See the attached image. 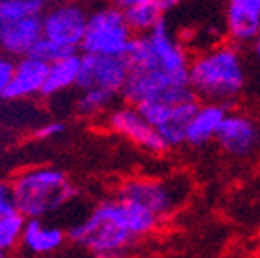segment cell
<instances>
[{"label": "cell", "mask_w": 260, "mask_h": 258, "mask_svg": "<svg viewBox=\"0 0 260 258\" xmlns=\"http://www.w3.org/2000/svg\"><path fill=\"white\" fill-rule=\"evenodd\" d=\"M159 225L160 219L151 212L115 196L96 205L67 234L94 258H127L133 245L155 233Z\"/></svg>", "instance_id": "cell-1"}, {"label": "cell", "mask_w": 260, "mask_h": 258, "mask_svg": "<svg viewBox=\"0 0 260 258\" xmlns=\"http://www.w3.org/2000/svg\"><path fill=\"white\" fill-rule=\"evenodd\" d=\"M245 64L240 48L233 43L218 45L194 55L188 69V85L198 98L229 104L245 87Z\"/></svg>", "instance_id": "cell-2"}, {"label": "cell", "mask_w": 260, "mask_h": 258, "mask_svg": "<svg viewBox=\"0 0 260 258\" xmlns=\"http://www.w3.org/2000/svg\"><path fill=\"white\" fill-rule=\"evenodd\" d=\"M13 205L28 219L59 212L78 196V188L65 172L52 166L22 170L10 184Z\"/></svg>", "instance_id": "cell-3"}, {"label": "cell", "mask_w": 260, "mask_h": 258, "mask_svg": "<svg viewBox=\"0 0 260 258\" xmlns=\"http://www.w3.org/2000/svg\"><path fill=\"white\" fill-rule=\"evenodd\" d=\"M125 61L129 70L159 72L177 85H188V52L165 20L159 22L150 34L135 35L125 54Z\"/></svg>", "instance_id": "cell-4"}, {"label": "cell", "mask_w": 260, "mask_h": 258, "mask_svg": "<svg viewBox=\"0 0 260 258\" xmlns=\"http://www.w3.org/2000/svg\"><path fill=\"white\" fill-rule=\"evenodd\" d=\"M190 190V181L185 175L131 177L120 184L116 198L139 205L162 221L186 203Z\"/></svg>", "instance_id": "cell-5"}, {"label": "cell", "mask_w": 260, "mask_h": 258, "mask_svg": "<svg viewBox=\"0 0 260 258\" xmlns=\"http://www.w3.org/2000/svg\"><path fill=\"white\" fill-rule=\"evenodd\" d=\"M135 34L125 22L124 11L116 6L100 8L87 17V28L80 50L89 55L125 57Z\"/></svg>", "instance_id": "cell-6"}, {"label": "cell", "mask_w": 260, "mask_h": 258, "mask_svg": "<svg viewBox=\"0 0 260 258\" xmlns=\"http://www.w3.org/2000/svg\"><path fill=\"white\" fill-rule=\"evenodd\" d=\"M198 105H200L198 98L190 96L181 102H159V100L142 102L137 105V109L155 127L168 148H177L185 144L186 129Z\"/></svg>", "instance_id": "cell-7"}, {"label": "cell", "mask_w": 260, "mask_h": 258, "mask_svg": "<svg viewBox=\"0 0 260 258\" xmlns=\"http://www.w3.org/2000/svg\"><path fill=\"white\" fill-rule=\"evenodd\" d=\"M216 142L235 159H249L260 151V120L253 114L229 111Z\"/></svg>", "instance_id": "cell-8"}, {"label": "cell", "mask_w": 260, "mask_h": 258, "mask_svg": "<svg viewBox=\"0 0 260 258\" xmlns=\"http://www.w3.org/2000/svg\"><path fill=\"white\" fill-rule=\"evenodd\" d=\"M107 127L113 133L120 135L125 140L133 142L148 153H162L168 149L165 140L160 139L155 127L140 114L137 105L125 104L109 111L107 114Z\"/></svg>", "instance_id": "cell-9"}, {"label": "cell", "mask_w": 260, "mask_h": 258, "mask_svg": "<svg viewBox=\"0 0 260 258\" xmlns=\"http://www.w3.org/2000/svg\"><path fill=\"white\" fill-rule=\"evenodd\" d=\"M129 76L125 57L113 55H81V70L78 87L83 89H104L113 94H122Z\"/></svg>", "instance_id": "cell-10"}, {"label": "cell", "mask_w": 260, "mask_h": 258, "mask_svg": "<svg viewBox=\"0 0 260 258\" xmlns=\"http://www.w3.org/2000/svg\"><path fill=\"white\" fill-rule=\"evenodd\" d=\"M87 13L76 4H61L41 17L43 37L78 50L87 28Z\"/></svg>", "instance_id": "cell-11"}, {"label": "cell", "mask_w": 260, "mask_h": 258, "mask_svg": "<svg viewBox=\"0 0 260 258\" xmlns=\"http://www.w3.org/2000/svg\"><path fill=\"white\" fill-rule=\"evenodd\" d=\"M41 39H43L41 17L6 20L0 26V48L8 55L15 57L30 55Z\"/></svg>", "instance_id": "cell-12"}, {"label": "cell", "mask_w": 260, "mask_h": 258, "mask_svg": "<svg viewBox=\"0 0 260 258\" xmlns=\"http://www.w3.org/2000/svg\"><path fill=\"white\" fill-rule=\"evenodd\" d=\"M48 72V63L37 59L34 55L19 57L13 67V76L4 92L8 100H24L43 92Z\"/></svg>", "instance_id": "cell-13"}, {"label": "cell", "mask_w": 260, "mask_h": 258, "mask_svg": "<svg viewBox=\"0 0 260 258\" xmlns=\"http://www.w3.org/2000/svg\"><path fill=\"white\" fill-rule=\"evenodd\" d=\"M69 234L59 225L48 223L45 218L26 219V227L20 240V247L31 256L46 258L57 253L65 245Z\"/></svg>", "instance_id": "cell-14"}, {"label": "cell", "mask_w": 260, "mask_h": 258, "mask_svg": "<svg viewBox=\"0 0 260 258\" xmlns=\"http://www.w3.org/2000/svg\"><path fill=\"white\" fill-rule=\"evenodd\" d=\"M227 113H229L227 104H220V102L200 104L196 113L192 114L190 124H188V129H186L185 144L200 148V146L209 144L210 140H216L218 131H220Z\"/></svg>", "instance_id": "cell-15"}, {"label": "cell", "mask_w": 260, "mask_h": 258, "mask_svg": "<svg viewBox=\"0 0 260 258\" xmlns=\"http://www.w3.org/2000/svg\"><path fill=\"white\" fill-rule=\"evenodd\" d=\"M225 30L233 45H249L260 30V11L229 2L225 13Z\"/></svg>", "instance_id": "cell-16"}, {"label": "cell", "mask_w": 260, "mask_h": 258, "mask_svg": "<svg viewBox=\"0 0 260 258\" xmlns=\"http://www.w3.org/2000/svg\"><path fill=\"white\" fill-rule=\"evenodd\" d=\"M80 70H81V55L78 52L67 55V57H63L59 61L50 63L48 64V72H46L45 87H43L41 94L54 96L70 89V87H78Z\"/></svg>", "instance_id": "cell-17"}, {"label": "cell", "mask_w": 260, "mask_h": 258, "mask_svg": "<svg viewBox=\"0 0 260 258\" xmlns=\"http://www.w3.org/2000/svg\"><path fill=\"white\" fill-rule=\"evenodd\" d=\"M124 11L125 22L131 28L135 35H146L150 34L159 22H162L165 11L160 10L159 2H151V4H139L131 6Z\"/></svg>", "instance_id": "cell-18"}, {"label": "cell", "mask_w": 260, "mask_h": 258, "mask_svg": "<svg viewBox=\"0 0 260 258\" xmlns=\"http://www.w3.org/2000/svg\"><path fill=\"white\" fill-rule=\"evenodd\" d=\"M26 219L28 218L22 216L17 209L0 216V251L10 253L19 247L26 227Z\"/></svg>", "instance_id": "cell-19"}, {"label": "cell", "mask_w": 260, "mask_h": 258, "mask_svg": "<svg viewBox=\"0 0 260 258\" xmlns=\"http://www.w3.org/2000/svg\"><path fill=\"white\" fill-rule=\"evenodd\" d=\"M116 94L104 89H83L76 102V109L83 116H98L109 109Z\"/></svg>", "instance_id": "cell-20"}, {"label": "cell", "mask_w": 260, "mask_h": 258, "mask_svg": "<svg viewBox=\"0 0 260 258\" xmlns=\"http://www.w3.org/2000/svg\"><path fill=\"white\" fill-rule=\"evenodd\" d=\"M45 10V0H0V15L6 20L41 17Z\"/></svg>", "instance_id": "cell-21"}, {"label": "cell", "mask_w": 260, "mask_h": 258, "mask_svg": "<svg viewBox=\"0 0 260 258\" xmlns=\"http://www.w3.org/2000/svg\"><path fill=\"white\" fill-rule=\"evenodd\" d=\"M76 52H78V50H72V48H69V46H63V45H59V43H55V41L43 37V39L35 45L34 52H31L30 55H34L37 59L50 64V63H54V61L63 59V57H67V55H70V54H76Z\"/></svg>", "instance_id": "cell-22"}, {"label": "cell", "mask_w": 260, "mask_h": 258, "mask_svg": "<svg viewBox=\"0 0 260 258\" xmlns=\"http://www.w3.org/2000/svg\"><path fill=\"white\" fill-rule=\"evenodd\" d=\"M65 131V124L63 122H48V124H43L41 127L35 129L34 139L35 140H50L57 135H61Z\"/></svg>", "instance_id": "cell-23"}, {"label": "cell", "mask_w": 260, "mask_h": 258, "mask_svg": "<svg viewBox=\"0 0 260 258\" xmlns=\"http://www.w3.org/2000/svg\"><path fill=\"white\" fill-rule=\"evenodd\" d=\"M13 67L15 63L8 57H0V96H4L6 89L11 81V76H13Z\"/></svg>", "instance_id": "cell-24"}, {"label": "cell", "mask_w": 260, "mask_h": 258, "mask_svg": "<svg viewBox=\"0 0 260 258\" xmlns=\"http://www.w3.org/2000/svg\"><path fill=\"white\" fill-rule=\"evenodd\" d=\"M13 209H15V205H13V196H11L10 184L0 183V216Z\"/></svg>", "instance_id": "cell-25"}, {"label": "cell", "mask_w": 260, "mask_h": 258, "mask_svg": "<svg viewBox=\"0 0 260 258\" xmlns=\"http://www.w3.org/2000/svg\"><path fill=\"white\" fill-rule=\"evenodd\" d=\"M151 2H159V0H115V6L120 8V10H127L131 6H139V4H151Z\"/></svg>", "instance_id": "cell-26"}, {"label": "cell", "mask_w": 260, "mask_h": 258, "mask_svg": "<svg viewBox=\"0 0 260 258\" xmlns=\"http://www.w3.org/2000/svg\"><path fill=\"white\" fill-rule=\"evenodd\" d=\"M183 2H185V0H159V6H160V10L166 13V11H172V10H175V8H179Z\"/></svg>", "instance_id": "cell-27"}, {"label": "cell", "mask_w": 260, "mask_h": 258, "mask_svg": "<svg viewBox=\"0 0 260 258\" xmlns=\"http://www.w3.org/2000/svg\"><path fill=\"white\" fill-rule=\"evenodd\" d=\"M233 4H240L245 8H251V10H258L260 11V0H229Z\"/></svg>", "instance_id": "cell-28"}, {"label": "cell", "mask_w": 260, "mask_h": 258, "mask_svg": "<svg viewBox=\"0 0 260 258\" xmlns=\"http://www.w3.org/2000/svg\"><path fill=\"white\" fill-rule=\"evenodd\" d=\"M253 50H255V54H256V57L260 59V30L256 31V35H255V39H253Z\"/></svg>", "instance_id": "cell-29"}, {"label": "cell", "mask_w": 260, "mask_h": 258, "mask_svg": "<svg viewBox=\"0 0 260 258\" xmlns=\"http://www.w3.org/2000/svg\"><path fill=\"white\" fill-rule=\"evenodd\" d=\"M0 258H6V253H4V251H0Z\"/></svg>", "instance_id": "cell-30"}, {"label": "cell", "mask_w": 260, "mask_h": 258, "mask_svg": "<svg viewBox=\"0 0 260 258\" xmlns=\"http://www.w3.org/2000/svg\"><path fill=\"white\" fill-rule=\"evenodd\" d=\"M4 24V19H2V15H0V26Z\"/></svg>", "instance_id": "cell-31"}, {"label": "cell", "mask_w": 260, "mask_h": 258, "mask_svg": "<svg viewBox=\"0 0 260 258\" xmlns=\"http://www.w3.org/2000/svg\"><path fill=\"white\" fill-rule=\"evenodd\" d=\"M31 258H39V256H31Z\"/></svg>", "instance_id": "cell-32"}]
</instances>
